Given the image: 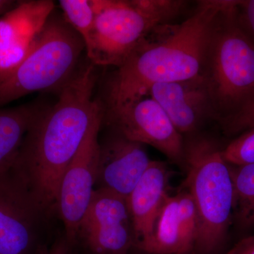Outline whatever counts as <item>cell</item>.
Masks as SVG:
<instances>
[{
    "instance_id": "obj_1",
    "label": "cell",
    "mask_w": 254,
    "mask_h": 254,
    "mask_svg": "<svg viewBox=\"0 0 254 254\" xmlns=\"http://www.w3.org/2000/svg\"><path fill=\"white\" fill-rule=\"evenodd\" d=\"M94 64L74 73L62 86L59 99L43 110L28 130L15 163L42 201L57 210L60 182L92 123L103 114L93 98Z\"/></svg>"
},
{
    "instance_id": "obj_2",
    "label": "cell",
    "mask_w": 254,
    "mask_h": 254,
    "mask_svg": "<svg viewBox=\"0 0 254 254\" xmlns=\"http://www.w3.org/2000/svg\"><path fill=\"white\" fill-rule=\"evenodd\" d=\"M228 0L198 1L186 20L158 41H145L125 60L110 83V110L148 96L157 83L203 73L215 21Z\"/></svg>"
},
{
    "instance_id": "obj_3",
    "label": "cell",
    "mask_w": 254,
    "mask_h": 254,
    "mask_svg": "<svg viewBox=\"0 0 254 254\" xmlns=\"http://www.w3.org/2000/svg\"><path fill=\"white\" fill-rule=\"evenodd\" d=\"M222 150L207 137H193L185 143L184 187L196 209L198 230L194 249L200 254H212L220 248L233 214V184Z\"/></svg>"
},
{
    "instance_id": "obj_4",
    "label": "cell",
    "mask_w": 254,
    "mask_h": 254,
    "mask_svg": "<svg viewBox=\"0 0 254 254\" xmlns=\"http://www.w3.org/2000/svg\"><path fill=\"white\" fill-rule=\"evenodd\" d=\"M95 13L86 51L94 65L118 67L147 40L180 14V0H91Z\"/></svg>"
},
{
    "instance_id": "obj_5",
    "label": "cell",
    "mask_w": 254,
    "mask_h": 254,
    "mask_svg": "<svg viewBox=\"0 0 254 254\" xmlns=\"http://www.w3.org/2000/svg\"><path fill=\"white\" fill-rule=\"evenodd\" d=\"M238 2L228 0L219 14L202 73L220 119L238 109L254 91V41L239 20Z\"/></svg>"
},
{
    "instance_id": "obj_6",
    "label": "cell",
    "mask_w": 254,
    "mask_h": 254,
    "mask_svg": "<svg viewBox=\"0 0 254 254\" xmlns=\"http://www.w3.org/2000/svg\"><path fill=\"white\" fill-rule=\"evenodd\" d=\"M86 50L79 34L64 18L52 14L31 53L0 81V105L33 92L62 87Z\"/></svg>"
},
{
    "instance_id": "obj_7",
    "label": "cell",
    "mask_w": 254,
    "mask_h": 254,
    "mask_svg": "<svg viewBox=\"0 0 254 254\" xmlns=\"http://www.w3.org/2000/svg\"><path fill=\"white\" fill-rule=\"evenodd\" d=\"M15 158L0 167V254H31L50 231L56 211L33 190Z\"/></svg>"
},
{
    "instance_id": "obj_8",
    "label": "cell",
    "mask_w": 254,
    "mask_h": 254,
    "mask_svg": "<svg viewBox=\"0 0 254 254\" xmlns=\"http://www.w3.org/2000/svg\"><path fill=\"white\" fill-rule=\"evenodd\" d=\"M103 116L99 115L92 123L60 182L57 210L68 244L79 236L82 220L94 191L100 153L98 133Z\"/></svg>"
},
{
    "instance_id": "obj_9",
    "label": "cell",
    "mask_w": 254,
    "mask_h": 254,
    "mask_svg": "<svg viewBox=\"0 0 254 254\" xmlns=\"http://www.w3.org/2000/svg\"><path fill=\"white\" fill-rule=\"evenodd\" d=\"M110 118L120 136L151 145L172 161L183 164L185 141L182 135L151 97L148 95L110 110Z\"/></svg>"
},
{
    "instance_id": "obj_10",
    "label": "cell",
    "mask_w": 254,
    "mask_h": 254,
    "mask_svg": "<svg viewBox=\"0 0 254 254\" xmlns=\"http://www.w3.org/2000/svg\"><path fill=\"white\" fill-rule=\"evenodd\" d=\"M54 8L50 0L21 1L0 17V81L31 53Z\"/></svg>"
},
{
    "instance_id": "obj_11",
    "label": "cell",
    "mask_w": 254,
    "mask_h": 254,
    "mask_svg": "<svg viewBox=\"0 0 254 254\" xmlns=\"http://www.w3.org/2000/svg\"><path fill=\"white\" fill-rule=\"evenodd\" d=\"M148 96L161 106L181 134L194 133L207 118L216 117L203 74L185 81L157 83Z\"/></svg>"
},
{
    "instance_id": "obj_12",
    "label": "cell",
    "mask_w": 254,
    "mask_h": 254,
    "mask_svg": "<svg viewBox=\"0 0 254 254\" xmlns=\"http://www.w3.org/2000/svg\"><path fill=\"white\" fill-rule=\"evenodd\" d=\"M150 161L143 144L120 135L100 144L95 190H110L127 199Z\"/></svg>"
},
{
    "instance_id": "obj_13",
    "label": "cell",
    "mask_w": 254,
    "mask_h": 254,
    "mask_svg": "<svg viewBox=\"0 0 254 254\" xmlns=\"http://www.w3.org/2000/svg\"><path fill=\"white\" fill-rule=\"evenodd\" d=\"M170 180V172L166 164L151 160L127 198L136 247L151 235L158 214L169 194Z\"/></svg>"
},
{
    "instance_id": "obj_14",
    "label": "cell",
    "mask_w": 254,
    "mask_h": 254,
    "mask_svg": "<svg viewBox=\"0 0 254 254\" xmlns=\"http://www.w3.org/2000/svg\"><path fill=\"white\" fill-rule=\"evenodd\" d=\"M136 247L147 254H190L182 238L177 194L167 195L151 235Z\"/></svg>"
},
{
    "instance_id": "obj_15",
    "label": "cell",
    "mask_w": 254,
    "mask_h": 254,
    "mask_svg": "<svg viewBox=\"0 0 254 254\" xmlns=\"http://www.w3.org/2000/svg\"><path fill=\"white\" fill-rule=\"evenodd\" d=\"M43 110L36 105L0 110V167L18 154L23 139Z\"/></svg>"
},
{
    "instance_id": "obj_16",
    "label": "cell",
    "mask_w": 254,
    "mask_h": 254,
    "mask_svg": "<svg viewBox=\"0 0 254 254\" xmlns=\"http://www.w3.org/2000/svg\"><path fill=\"white\" fill-rule=\"evenodd\" d=\"M230 168L233 184V214L241 227H254V164Z\"/></svg>"
},
{
    "instance_id": "obj_17",
    "label": "cell",
    "mask_w": 254,
    "mask_h": 254,
    "mask_svg": "<svg viewBox=\"0 0 254 254\" xmlns=\"http://www.w3.org/2000/svg\"><path fill=\"white\" fill-rule=\"evenodd\" d=\"M64 18L81 37L86 48L91 41L95 13L91 0H60Z\"/></svg>"
},
{
    "instance_id": "obj_18",
    "label": "cell",
    "mask_w": 254,
    "mask_h": 254,
    "mask_svg": "<svg viewBox=\"0 0 254 254\" xmlns=\"http://www.w3.org/2000/svg\"><path fill=\"white\" fill-rule=\"evenodd\" d=\"M178 200V215L182 238L190 253L194 249L198 235V220L193 199L187 190L177 193Z\"/></svg>"
},
{
    "instance_id": "obj_19",
    "label": "cell",
    "mask_w": 254,
    "mask_h": 254,
    "mask_svg": "<svg viewBox=\"0 0 254 254\" xmlns=\"http://www.w3.org/2000/svg\"><path fill=\"white\" fill-rule=\"evenodd\" d=\"M222 153L226 163L235 166L254 164V128L241 133Z\"/></svg>"
},
{
    "instance_id": "obj_20",
    "label": "cell",
    "mask_w": 254,
    "mask_h": 254,
    "mask_svg": "<svg viewBox=\"0 0 254 254\" xmlns=\"http://www.w3.org/2000/svg\"><path fill=\"white\" fill-rule=\"evenodd\" d=\"M220 120L228 135L241 134L254 128V91L238 109Z\"/></svg>"
},
{
    "instance_id": "obj_21",
    "label": "cell",
    "mask_w": 254,
    "mask_h": 254,
    "mask_svg": "<svg viewBox=\"0 0 254 254\" xmlns=\"http://www.w3.org/2000/svg\"><path fill=\"white\" fill-rule=\"evenodd\" d=\"M237 12L242 27L254 41V0L239 1Z\"/></svg>"
},
{
    "instance_id": "obj_22",
    "label": "cell",
    "mask_w": 254,
    "mask_h": 254,
    "mask_svg": "<svg viewBox=\"0 0 254 254\" xmlns=\"http://www.w3.org/2000/svg\"><path fill=\"white\" fill-rule=\"evenodd\" d=\"M227 254H254V235L240 241Z\"/></svg>"
},
{
    "instance_id": "obj_23",
    "label": "cell",
    "mask_w": 254,
    "mask_h": 254,
    "mask_svg": "<svg viewBox=\"0 0 254 254\" xmlns=\"http://www.w3.org/2000/svg\"><path fill=\"white\" fill-rule=\"evenodd\" d=\"M68 242L64 237L54 242L45 254H68Z\"/></svg>"
},
{
    "instance_id": "obj_24",
    "label": "cell",
    "mask_w": 254,
    "mask_h": 254,
    "mask_svg": "<svg viewBox=\"0 0 254 254\" xmlns=\"http://www.w3.org/2000/svg\"><path fill=\"white\" fill-rule=\"evenodd\" d=\"M18 3L10 0H0V17L16 6Z\"/></svg>"
},
{
    "instance_id": "obj_25",
    "label": "cell",
    "mask_w": 254,
    "mask_h": 254,
    "mask_svg": "<svg viewBox=\"0 0 254 254\" xmlns=\"http://www.w3.org/2000/svg\"></svg>"
}]
</instances>
